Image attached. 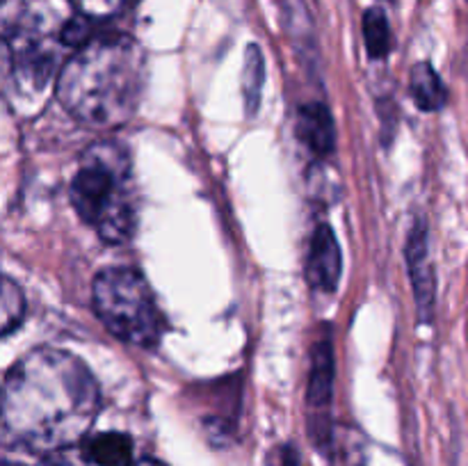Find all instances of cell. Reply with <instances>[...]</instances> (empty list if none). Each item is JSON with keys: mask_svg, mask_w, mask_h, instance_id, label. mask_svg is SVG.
<instances>
[{"mask_svg": "<svg viewBox=\"0 0 468 466\" xmlns=\"http://www.w3.org/2000/svg\"><path fill=\"white\" fill-rule=\"evenodd\" d=\"M265 85V59L256 44H251L245 53L242 67V99H245L247 114H254L261 105V94Z\"/></svg>", "mask_w": 468, "mask_h": 466, "instance_id": "7c38bea8", "label": "cell"}, {"mask_svg": "<svg viewBox=\"0 0 468 466\" xmlns=\"http://www.w3.org/2000/svg\"><path fill=\"white\" fill-rule=\"evenodd\" d=\"M91 297L96 315L119 341L137 347L158 345L167 323L149 281L137 270H103L96 274Z\"/></svg>", "mask_w": 468, "mask_h": 466, "instance_id": "277c9868", "label": "cell"}, {"mask_svg": "<svg viewBox=\"0 0 468 466\" xmlns=\"http://www.w3.org/2000/svg\"><path fill=\"white\" fill-rule=\"evenodd\" d=\"M82 460L96 466H133V441L128 434L105 432L90 437L82 446Z\"/></svg>", "mask_w": 468, "mask_h": 466, "instance_id": "9c48e42d", "label": "cell"}, {"mask_svg": "<svg viewBox=\"0 0 468 466\" xmlns=\"http://www.w3.org/2000/svg\"><path fill=\"white\" fill-rule=\"evenodd\" d=\"M133 466H165V464L158 460H140V461H133Z\"/></svg>", "mask_w": 468, "mask_h": 466, "instance_id": "e0dca14e", "label": "cell"}, {"mask_svg": "<svg viewBox=\"0 0 468 466\" xmlns=\"http://www.w3.org/2000/svg\"><path fill=\"white\" fill-rule=\"evenodd\" d=\"M364 41L370 58L382 59L391 50V26H388L387 14L379 7L368 9L364 14Z\"/></svg>", "mask_w": 468, "mask_h": 466, "instance_id": "4fadbf2b", "label": "cell"}, {"mask_svg": "<svg viewBox=\"0 0 468 466\" xmlns=\"http://www.w3.org/2000/svg\"><path fill=\"white\" fill-rule=\"evenodd\" d=\"M26 313V300L16 283L0 274V336L12 332Z\"/></svg>", "mask_w": 468, "mask_h": 466, "instance_id": "5bb4252c", "label": "cell"}, {"mask_svg": "<svg viewBox=\"0 0 468 466\" xmlns=\"http://www.w3.org/2000/svg\"><path fill=\"white\" fill-rule=\"evenodd\" d=\"M332 393H334V350L329 338H320L311 352L306 405H309V429L315 446L327 448L332 441Z\"/></svg>", "mask_w": 468, "mask_h": 466, "instance_id": "5b68a950", "label": "cell"}, {"mask_svg": "<svg viewBox=\"0 0 468 466\" xmlns=\"http://www.w3.org/2000/svg\"><path fill=\"white\" fill-rule=\"evenodd\" d=\"M297 137L315 155L327 158L336 146V128L324 103H306L297 112Z\"/></svg>", "mask_w": 468, "mask_h": 466, "instance_id": "ba28073f", "label": "cell"}, {"mask_svg": "<svg viewBox=\"0 0 468 466\" xmlns=\"http://www.w3.org/2000/svg\"><path fill=\"white\" fill-rule=\"evenodd\" d=\"M410 87L411 96L419 103L420 110L425 112H434V110H441L448 101V91L443 80L439 78V73L434 71L432 64L419 62L411 69L410 76Z\"/></svg>", "mask_w": 468, "mask_h": 466, "instance_id": "30bf717a", "label": "cell"}, {"mask_svg": "<svg viewBox=\"0 0 468 466\" xmlns=\"http://www.w3.org/2000/svg\"><path fill=\"white\" fill-rule=\"evenodd\" d=\"M64 452L67 450L44 452L18 443H5L0 446V466H80Z\"/></svg>", "mask_w": 468, "mask_h": 466, "instance_id": "8fae6325", "label": "cell"}, {"mask_svg": "<svg viewBox=\"0 0 468 466\" xmlns=\"http://www.w3.org/2000/svg\"><path fill=\"white\" fill-rule=\"evenodd\" d=\"M277 466H300V457L292 446H282L277 452Z\"/></svg>", "mask_w": 468, "mask_h": 466, "instance_id": "2e32d148", "label": "cell"}, {"mask_svg": "<svg viewBox=\"0 0 468 466\" xmlns=\"http://www.w3.org/2000/svg\"><path fill=\"white\" fill-rule=\"evenodd\" d=\"M144 82V53L126 35L82 41L58 76V99L90 128L123 126L135 114Z\"/></svg>", "mask_w": 468, "mask_h": 466, "instance_id": "7a4b0ae2", "label": "cell"}, {"mask_svg": "<svg viewBox=\"0 0 468 466\" xmlns=\"http://www.w3.org/2000/svg\"><path fill=\"white\" fill-rule=\"evenodd\" d=\"M407 268H410L411 291H414L416 304H419L420 318L428 320L432 315L434 292H437V279H434V265L430 259L428 245V228L423 219L411 227L410 238H407Z\"/></svg>", "mask_w": 468, "mask_h": 466, "instance_id": "8992f818", "label": "cell"}, {"mask_svg": "<svg viewBox=\"0 0 468 466\" xmlns=\"http://www.w3.org/2000/svg\"><path fill=\"white\" fill-rule=\"evenodd\" d=\"M78 14L85 18H108L126 9L133 0H71Z\"/></svg>", "mask_w": 468, "mask_h": 466, "instance_id": "9a60e30c", "label": "cell"}, {"mask_svg": "<svg viewBox=\"0 0 468 466\" xmlns=\"http://www.w3.org/2000/svg\"><path fill=\"white\" fill-rule=\"evenodd\" d=\"M71 201L80 219L101 240L122 245L135 231V185L131 158L114 142H99L85 151L71 183Z\"/></svg>", "mask_w": 468, "mask_h": 466, "instance_id": "3957f363", "label": "cell"}, {"mask_svg": "<svg viewBox=\"0 0 468 466\" xmlns=\"http://www.w3.org/2000/svg\"><path fill=\"white\" fill-rule=\"evenodd\" d=\"M341 268L343 256L334 228L329 224H320L311 238L309 256H306V281L315 291L334 292L341 279Z\"/></svg>", "mask_w": 468, "mask_h": 466, "instance_id": "52a82bcc", "label": "cell"}, {"mask_svg": "<svg viewBox=\"0 0 468 466\" xmlns=\"http://www.w3.org/2000/svg\"><path fill=\"white\" fill-rule=\"evenodd\" d=\"M101 396L78 356L39 347L0 379V425L9 443L32 450H67L94 425Z\"/></svg>", "mask_w": 468, "mask_h": 466, "instance_id": "6da1fadb", "label": "cell"}]
</instances>
